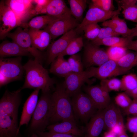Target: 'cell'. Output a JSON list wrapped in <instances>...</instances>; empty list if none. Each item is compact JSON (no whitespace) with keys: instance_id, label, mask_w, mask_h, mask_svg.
Here are the masks:
<instances>
[{"instance_id":"4dcf8cb0","label":"cell","mask_w":137,"mask_h":137,"mask_svg":"<svg viewBox=\"0 0 137 137\" xmlns=\"http://www.w3.org/2000/svg\"><path fill=\"white\" fill-rule=\"evenodd\" d=\"M83 46L82 38L76 37L71 41L65 50L59 55L64 56L76 54L81 50Z\"/></svg>"},{"instance_id":"836d02e7","label":"cell","mask_w":137,"mask_h":137,"mask_svg":"<svg viewBox=\"0 0 137 137\" xmlns=\"http://www.w3.org/2000/svg\"><path fill=\"white\" fill-rule=\"evenodd\" d=\"M127 48L118 46L109 47L107 50L110 59L117 61L128 52Z\"/></svg>"},{"instance_id":"b9f144b4","label":"cell","mask_w":137,"mask_h":137,"mask_svg":"<svg viewBox=\"0 0 137 137\" xmlns=\"http://www.w3.org/2000/svg\"><path fill=\"white\" fill-rule=\"evenodd\" d=\"M127 127L128 130L133 133H137V122L135 117H129L127 119Z\"/></svg>"},{"instance_id":"9a60e30c","label":"cell","mask_w":137,"mask_h":137,"mask_svg":"<svg viewBox=\"0 0 137 137\" xmlns=\"http://www.w3.org/2000/svg\"><path fill=\"white\" fill-rule=\"evenodd\" d=\"M20 88L10 92L6 90L0 100V114L18 113L21 101Z\"/></svg>"},{"instance_id":"7a4b0ae2","label":"cell","mask_w":137,"mask_h":137,"mask_svg":"<svg viewBox=\"0 0 137 137\" xmlns=\"http://www.w3.org/2000/svg\"><path fill=\"white\" fill-rule=\"evenodd\" d=\"M26 72L25 82L20 88L39 89L41 91H51L56 81L49 76L47 70L35 59H29L23 66Z\"/></svg>"},{"instance_id":"9c48e42d","label":"cell","mask_w":137,"mask_h":137,"mask_svg":"<svg viewBox=\"0 0 137 137\" xmlns=\"http://www.w3.org/2000/svg\"><path fill=\"white\" fill-rule=\"evenodd\" d=\"M21 61V57L0 58V73L6 77L10 82L21 79L24 71Z\"/></svg>"},{"instance_id":"2e32d148","label":"cell","mask_w":137,"mask_h":137,"mask_svg":"<svg viewBox=\"0 0 137 137\" xmlns=\"http://www.w3.org/2000/svg\"><path fill=\"white\" fill-rule=\"evenodd\" d=\"M104 126L103 109L98 110L85 126L81 128L83 137H98L104 130Z\"/></svg>"},{"instance_id":"8fae6325","label":"cell","mask_w":137,"mask_h":137,"mask_svg":"<svg viewBox=\"0 0 137 137\" xmlns=\"http://www.w3.org/2000/svg\"><path fill=\"white\" fill-rule=\"evenodd\" d=\"M76 32L73 29L64 34L57 40L50 44L45 56L46 63L49 65L64 52L74 38Z\"/></svg>"},{"instance_id":"ab89813d","label":"cell","mask_w":137,"mask_h":137,"mask_svg":"<svg viewBox=\"0 0 137 137\" xmlns=\"http://www.w3.org/2000/svg\"><path fill=\"white\" fill-rule=\"evenodd\" d=\"M36 134L39 137H81L72 134L48 132H39Z\"/></svg>"},{"instance_id":"60d3db41","label":"cell","mask_w":137,"mask_h":137,"mask_svg":"<svg viewBox=\"0 0 137 137\" xmlns=\"http://www.w3.org/2000/svg\"><path fill=\"white\" fill-rule=\"evenodd\" d=\"M123 113L125 115H131L137 116V102L133 99L130 105L127 108L124 109Z\"/></svg>"},{"instance_id":"ba28073f","label":"cell","mask_w":137,"mask_h":137,"mask_svg":"<svg viewBox=\"0 0 137 137\" xmlns=\"http://www.w3.org/2000/svg\"><path fill=\"white\" fill-rule=\"evenodd\" d=\"M22 24L23 28H28V21L38 14L32 4L33 0H8L4 1Z\"/></svg>"},{"instance_id":"ffe728a7","label":"cell","mask_w":137,"mask_h":137,"mask_svg":"<svg viewBox=\"0 0 137 137\" xmlns=\"http://www.w3.org/2000/svg\"><path fill=\"white\" fill-rule=\"evenodd\" d=\"M29 32L35 48L41 51L48 47L52 38L47 31L44 29L29 28Z\"/></svg>"},{"instance_id":"cb8c5ba5","label":"cell","mask_w":137,"mask_h":137,"mask_svg":"<svg viewBox=\"0 0 137 137\" xmlns=\"http://www.w3.org/2000/svg\"><path fill=\"white\" fill-rule=\"evenodd\" d=\"M46 14L57 18L72 15L64 1L51 0L46 7Z\"/></svg>"},{"instance_id":"603a6c76","label":"cell","mask_w":137,"mask_h":137,"mask_svg":"<svg viewBox=\"0 0 137 137\" xmlns=\"http://www.w3.org/2000/svg\"><path fill=\"white\" fill-rule=\"evenodd\" d=\"M103 27H109L112 28L116 33L121 35L123 37L127 38L130 36L132 29L128 27L125 20L119 18L118 15L115 16L111 19L102 22Z\"/></svg>"},{"instance_id":"bcb514c9","label":"cell","mask_w":137,"mask_h":137,"mask_svg":"<svg viewBox=\"0 0 137 137\" xmlns=\"http://www.w3.org/2000/svg\"><path fill=\"white\" fill-rule=\"evenodd\" d=\"M127 49L137 52V39L134 41L132 40L127 47Z\"/></svg>"},{"instance_id":"9f6ffc18","label":"cell","mask_w":137,"mask_h":137,"mask_svg":"<svg viewBox=\"0 0 137 137\" xmlns=\"http://www.w3.org/2000/svg\"><path fill=\"white\" fill-rule=\"evenodd\" d=\"M134 99L135 101L137 102V98L136 99Z\"/></svg>"},{"instance_id":"681fc988","label":"cell","mask_w":137,"mask_h":137,"mask_svg":"<svg viewBox=\"0 0 137 137\" xmlns=\"http://www.w3.org/2000/svg\"><path fill=\"white\" fill-rule=\"evenodd\" d=\"M103 137H117V136L111 130H110L105 133Z\"/></svg>"},{"instance_id":"c3c4849f","label":"cell","mask_w":137,"mask_h":137,"mask_svg":"<svg viewBox=\"0 0 137 137\" xmlns=\"http://www.w3.org/2000/svg\"><path fill=\"white\" fill-rule=\"evenodd\" d=\"M125 92L129 96L133 98V99L137 98V87L132 90Z\"/></svg>"},{"instance_id":"74e56055","label":"cell","mask_w":137,"mask_h":137,"mask_svg":"<svg viewBox=\"0 0 137 137\" xmlns=\"http://www.w3.org/2000/svg\"><path fill=\"white\" fill-rule=\"evenodd\" d=\"M120 35L116 33L111 28L109 27H104L101 28L96 38L92 41V43H94L103 39L112 37H118Z\"/></svg>"},{"instance_id":"30bf717a","label":"cell","mask_w":137,"mask_h":137,"mask_svg":"<svg viewBox=\"0 0 137 137\" xmlns=\"http://www.w3.org/2000/svg\"><path fill=\"white\" fill-rule=\"evenodd\" d=\"M109 59L106 51L99 46L91 43L85 46L83 65L87 68L99 66Z\"/></svg>"},{"instance_id":"f907efd6","label":"cell","mask_w":137,"mask_h":137,"mask_svg":"<svg viewBox=\"0 0 137 137\" xmlns=\"http://www.w3.org/2000/svg\"><path fill=\"white\" fill-rule=\"evenodd\" d=\"M131 29L132 30V33L131 36L133 37H134L137 36V24L135 25L134 27Z\"/></svg>"},{"instance_id":"e0dca14e","label":"cell","mask_w":137,"mask_h":137,"mask_svg":"<svg viewBox=\"0 0 137 137\" xmlns=\"http://www.w3.org/2000/svg\"><path fill=\"white\" fill-rule=\"evenodd\" d=\"M104 130H110L116 124H124L123 118L119 108L110 102L103 109Z\"/></svg>"},{"instance_id":"d6a6232c","label":"cell","mask_w":137,"mask_h":137,"mask_svg":"<svg viewBox=\"0 0 137 137\" xmlns=\"http://www.w3.org/2000/svg\"><path fill=\"white\" fill-rule=\"evenodd\" d=\"M100 86L105 88L109 92L112 91H118L121 90V80L113 78L106 79L101 80Z\"/></svg>"},{"instance_id":"5bb4252c","label":"cell","mask_w":137,"mask_h":137,"mask_svg":"<svg viewBox=\"0 0 137 137\" xmlns=\"http://www.w3.org/2000/svg\"><path fill=\"white\" fill-rule=\"evenodd\" d=\"M72 15L66 16L55 20L43 29L50 35L52 39L63 35L77 25V20Z\"/></svg>"},{"instance_id":"e575fe53","label":"cell","mask_w":137,"mask_h":137,"mask_svg":"<svg viewBox=\"0 0 137 137\" xmlns=\"http://www.w3.org/2000/svg\"><path fill=\"white\" fill-rule=\"evenodd\" d=\"M67 61L71 68L72 72L76 73H81L83 70V64L81 58L79 55H73L68 58Z\"/></svg>"},{"instance_id":"d6986e66","label":"cell","mask_w":137,"mask_h":137,"mask_svg":"<svg viewBox=\"0 0 137 137\" xmlns=\"http://www.w3.org/2000/svg\"><path fill=\"white\" fill-rule=\"evenodd\" d=\"M40 90L39 89H35L24 103L19 125V130L22 126L28 125L37 106Z\"/></svg>"},{"instance_id":"4fadbf2b","label":"cell","mask_w":137,"mask_h":137,"mask_svg":"<svg viewBox=\"0 0 137 137\" xmlns=\"http://www.w3.org/2000/svg\"><path fill=\"white\" fill-rule=\"evenodd\" d=\"M91 78L88 70L87 69L79 73L72 72L65 78L63 83L66 92L71 98L81 91L82 86L85 83L90 85Z\"/></svg>"},{"instance_id":"7c38bea8","label":"cell","mask_w":137,"mask_h":137,"mask_svg":"<svg viewBox=\"0 0 137 137\" xmlns=\"http://www.w3.org/2000/svg\"><path fill=\"white\" fill-rule=\"evenodd\" d=\"M91 78L95 77L101 80L127 73L118 66L117 61L109 59L98 66H92L87 69Z\"/></svg>"},{"instance_id":"7dc6e473","label":"cell","mask_w":137,"mask_h":137,"mask_svg":"<svg viewBox=\"0 0 137 137\" xmlns=\"http://www.w3.org/2000/svg\"><path fill=\"white\" fill-rule=\"evenodd\" d=\"M50 1V0H33V2L44 8L46 7Z\"/></svg>"},{"instance_id":"83f0119b","label":"cell","mask_w":137,"mask_h":137,"mask_svg":"<svg viewBox=\"0 0 137 137\" xmlns=\"http://www.w3.org/2000/svg\"><path fill=\"white\" fill-rule=\"evenodd\" d=\"M117 62L121 69L127 72L132 68L137 65V52L128 51Z\"/></svg>"},{"instance_id":"f5cc1de1","label":"cell","mask_w":137,"mask_h":137,"mask_svg":"<svg viewBox=\"0 0 137 137\" xmlns=\"http://www.w3.org/2000/svg\"><path fill=\"white\" fill-rule=\"evenodd\" d=\"M29 137H39L37 134H34L31 135Z\"/></svg>"},{"instance_id":"8992f818","label":"cell","mask_w":137,"mask_h":137,"mask_svg":"<svg viewBox=\"0 0 137 137\" xmlns=\"http://www.w3.org/2000/svg\"><path fill=\"white\" fill-rule=\"evenodd\" d=\"M118 6V9L111 12L104 11L97 7L92 2L85 16L81 22L78 25L76 30V32H80L86 26L89 24L103 22L111 19L113 16L118 15L122 9Z\"/></svg>"},{"instance_id":"d4e9b609","label":"cell","mask_w":137,"mask_h":137,"mask_svg":"<svg viewBox=\"0 0 137 137\" xmlns=\"http://www.w3.org/2000/svg\"><path fill=\"white\" fill-rule=\"evenodd\" d=\"M63 56L59 55L50 64V73L65 78L72 72L70 65Z\"/></svg>"},{"instance_id":"d590c367","label":"cell","mask_w":137,"mask_h":137,"mask_svg":"<svg viewBox=\"0 0 137 137\" xmlns=\"http://www.w3.org/2000/svg\"><path fill=\"white\" fill-rule=\"evenodd\" d=\"M101 28L97 23L91 24L85 26L82 31H84L85 37L92 41L97 37Z\"/></svg>"},{"instance_id":"277c9868","label":"cell","mask_w":137,"mask_h":137,"mask_svg":"<svg viewBox=\"0 0 137 137\" xmlns=\"http://www.w3.org/2000/svg\"><path fill=\"white\" fill-rule=\"evenodd\" d=\"M75 119L86 124L98 110L89 96L81 90L71 98Z\"/></svg>"},{"instance_id":"5b68a950","label":"cell","mask_w":137,"mask_h":137,"mask_svg":"<svg viewBox=\"0 0 137 137\" xmlns=\"http://www.w3.org/2000/svg\"><path fill=\"white\" fill-rule=\"evenodd\" d=\"M7 37L28 52L34 57L35 60L42 64L45 59V56L41 51L34 46L29 32V29L19 27L12 32H9Z\"/></svg>"},{"instance_id":"f546056e","label":"cell","mask_w":137,"mask_h":137,"mask_svg":"<svg viewBox=\"0 0 137 137\" xmlns=\"http://www.w3.org/2000/svg\"><path fill=\"white\" fill-rule=\"evenodd\" d=\"M72 15L77 20H80L87 7L85 0H69L68 1Z\"/></svg>"},{"instance_id":"52a82bcc","label":"cell","mask_w":137,"mask_h":137,"mask_svg":"<svg viewBox=\"0 0 137 137\" xmlns=\"http://www.w3.org/2000/svg\"><path fill=\"white\" fill-rule=\"evenodd\" d=\"M23 25L11 9L4 1L0 2V38L3 39L12 29Z\"/></svg>"},{"instance_id":"6da1fadb","label":"cell","mask_w":137,"mask_h":137,"mask_svg":"<svg viewBox=\"0 0 137 137\" xmlns=\"http://www.w3.org/2000/svg\"><path fill=\"white\" fill-rule=\"evenodd\" d=\"M51 106L49 125L66 120L77 122L74 117L71 98L63 83L57 84L52 94Z\"/></svg>"},{"instance_id":"816d5d0a","label":"cell","mask_w":137,"mask_h":137,"mask_svg":"<svg viewBox=\"0 0 137 137\" xmlns=\"http://www.w3.org/2000/svg\"><path fill=\"white\" fill-rule=\"evenodd\" d=\"M117 137H129L126 133L125 129L117 136Z\"/></svg>"},{"instance_id":"11a10c76","label":"cell","mask_w":137,"mask_h":137,"mask_svg":"<svg viewBox=\"0 0 137 137\" xmlns=\"http://www.w3.org/2000/svg\"><path fill=\"white\" fill-rule=\"evenodd\" d=\"M134 117L135 118V120L136 122H137V116H135Z\"/></svg>"},{"instance_id":"f6af8a7d","label":"cell","mask_w":137,"mask_h":137,"mask_svg":"<svg viewBox=\"0 0 137 137\" xmlns=\"http://www.w3.org/2000/svg\"><path fill=\"white\" fill-rule=\"evenodd\" d=\"M102 93L104 97L109 102H111V98L109 94V92L104 88L100 86Z\"/></svg>"},{"instance_id":"1f68e13d","label":"cell","mask_w":137,"mask_h":137,"mask_svg":"<svg viewBox=\"0 0 137 137\" xmlns=\"http://www.w3.org/2000/svg\"><path fill=\"white\" fill-rule=\"evenodd\" d=\"M121 91H130L137 87V75L133 73L124 75L121 79Z\"/></svg>"},{"instance_id":"7402d4cb","label":"cell","mask_w":137,"mask_h":137,"mask_svg":"<svg viewBox=\"0 0 137 137\" xmlns=\"http://www.w3.org/2000/svg\"><path fill=\"white\" fill-rule=\"evenodd\" d=\"M14 56H32L28 52L14 42L3 41L0 45L1 58Z\"/></svg>"},{"instance_id":"db71d44e","label":"cell","mask_w":137,"mask_h":137,"mask_svg":"<svg viewBox=\"0 0 137 137\" xmlns=\"http://www.w3.org/2000/svg\"><path fill=\"white\" fill-rule=\"evenodd\" d=\"M132 137H137V133H133Z\"/></svg>"},{"instance_id":"3957f363","label":"cell","mask_w":137,"mask_h":137,"mask_svg":"<svg viewBox=\"0 0 137 137\" xmlns=\"http://www.w3.org/2000/svg\"><path fill=\"white\" fill-rule=\"evenodd\" d=\"M50 91H41L30 124L25 131L27 137L38 132H44L49 125L51 109Z\"/></svg>"},{"instance_id":"8d00e7d4","label":"cell","mask_w":137,"mask_h":137,"mask_svg":"<svg viewBox=\"0 0 137 137\" xmlns=\"http://www.w3.org/2000/svg\"><path fill=\"white\" fill-rule=\"evenodd\" d=\"M114 100L116 105L124 109L128 108L132 101L129 96L125 92L118 94Z\"/></svg>"},{"instance_id":"44dd1931","label":"cell","mask_w":137,"mask_h":137,"mask_svg":"<svg viewBox=\"0 0 137 137\" xmlns=\"http://www.w3.org/2000/svg\"><path fill=\"white\" fill-rule=\"evenodd\" d=\"M82 88L95 103L98 110H103L111 102L103 96L100 85H85Z\"/></svg>"},{"instance_id":"484cf974","label":"cell","mask_w":137,"mask_h":137,"mask_svg":"<svg viewBox=\"0 0 137 137\" xmlns=\"http://www.w3.org/2000/svg\"><path fill=\"white\" fill-rule=\"evenodd\" d=\"M116 1L118 5L121 7L124 18L127 20L137 22V0Z\"/></svg>"},{"instance_id":"ee69618b","label":"cell","mask_w":137,"mask_h":137,"mask_svg":"<svg viewBox=\"0 0 137 137\" xmlns=\"http://www.w3.org/2000/svg\"><path fill=\"white\" fill-rule=\"evenodd\" d=\"M10 82L5 76L0 73V88Z\"/></svg>"},{"instance_id":"4316f807","label":"cell","mask_w":137,"mask_h":137,"mask_svg":"<svg viewBox=\"0 0 137 137\" xmlns=\"http://www.w3.org/2000/svg\"><path fill=\"white\" fill-rule=\"evenodd\" d=\"M133 38L131 36L127 38L112 37L103 39L92 43L99 46L103 45L109 47H121L127 48Z\"/></svg>"},{"instance_id":"ac0fdd59","label":"cell","mask_w":137,"mask_h":137,"mask_svg":"<svg viewBox=\"0 0 137 137\" xmlns=\"http://www.w3.org/2000/svg\"><path fill=\"white\" fill-rule=\"evenodd\" d=\"M46 129L49 132L72 134L81 137L83 136L82 128L78 127L77 122L71 120L50 124Z\"/></svg>"},{"instance_id":"f1b7e54d","label":"cell","mask_w":137,"mask_h":137,"mask_svg":"<svg viewBox=\"0 0 137 137\" xmlns=\"http://www.w3.org/2000/svg\"><path fill=\"white\" fill-rule=\"evenodd\" d=\"M57 18L46 14L35 17L32 19L27 23L28 27L35 29H44Z\"/></svg>"},{"instance_id":"7bdbcfd3","label":"cell","mask_w":137,"mask_h":137,"mask_svg":"<svg viewBox=\"0 0 137 137\" xmlns=\"http://www.w3.org/2000/svg\"><path fill=\"white\" fill-rule=\"evenodd\" d=\"M125 129L124 124H116L110 130L117 136Z\"/></svg>"},{"instance_id":"f35d334b","label":"cell","mask_w":137,"mask_h":137,"mask_svg":"<svg viewBox=\"0 0 137 137\" xmlns=\"http://www.w3.org/2000/svg\"><path fill=\"white\" fill-rule=\"evenodd\" d=\"M94 5L104 11L109 12L114 10L112 0H92Z\"/></svg>"}]
</instances>
